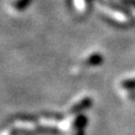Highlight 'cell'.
Instances as JSON below:
<instances>
[{
	"label": "cell",
	"instance_id": "cell-2",
	"mask_svg": "<svg viewBox=\"0 0 135 135\" xmlns=\"http://www.w3.org/2000/svg\"><path fill=\"white\" fill-rule=\"evenodd\" d=\"M120 89H122V91H133V89H135V77L123 80L120 83Z\"/></svg>",
	"mask_w": 135,
	"mask_h": 135
},
{
	"label": "cell",
	"instance_id": "cell-1",
	"mask_svg": "<svg viewBox=\"0 0 135 135\" xmlns=\"http://www.w3.org/2000/svg\"><path fill=\"white\" fill-rule=\"evenodd\" d=\"M100 9H101V11L104 14H106L107 16L110 17L111 19L115 20V21L119 22V23H126L128 21L127 16L124 13H122V12L116 11L114 9H111L109 7H106V6H101V5H100Z\"/></svg>",
	"mask_w": 135,
	"mask_h": 135
},
{
	"label": "cell",
	"instance_id": "cell-3",
	"mask_svg": "<svg viewBox=\"0 0 135 135\" xmlns=\"http://www.w3.org/2000/svg\"><path fill=\"white\" fill-rule=\"evenodd\" d=\"M30 2H31V0H16L14 2V6L16 9L22 10L26 8L30 4Z\"/></svg>",
	"mask_w": 135,
	"mask_h": 135
}]
</instances>
